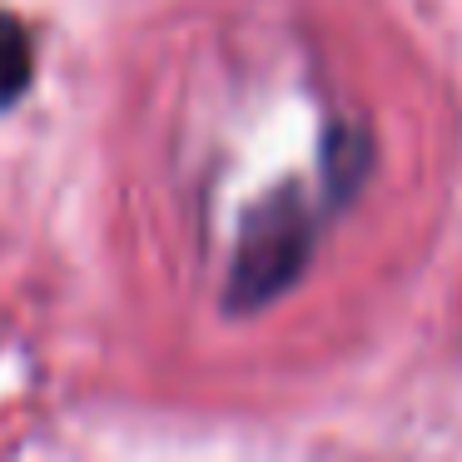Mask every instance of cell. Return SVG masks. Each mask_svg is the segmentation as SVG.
Instances as JSON below:
<instances>
[{"label":"cell","mask_w":462,"mask_h":462,"mask_svg":"<svg viewBox=\"0 0 462 462\" xmlns=\"http://www.w3.org/2000/svg\"><path fill=\"white\" fill-rule=\"evenodd\" d=\"M313 219L309 199L299 189H283L273 199H263L244 224V239L234 249V269H229V289L224 303L229 309H259L273 293H283L293 279L303 273L313 254Z\"/></svg>","instance_id":"6da1fadb"},{"label":"cell","mask_w":462,"mask_h":462,"mask_svg":"<svg viewBox=\"0 0 462 462\" xmlns=\"http://www.w3.org/2000/svg\"><path fill=\"white\" fill-rule=\"evenodd\" d=\"M35 75V51L31 35L15 15H0V110H11L25 90H31Z\"/></svg>","instance_id":"7a4b0ae2"},{"label":"cell","mask_w":462,"mask_h":462,"mask_svg":"<svg viewBox=\"0 0 462 462\" xmlns=\"http://www.w3.org/2000/svg\"><path fill=\"white\" fill-rule=\"evenodd\" d=\"M358 164H363V140L353 134H333L328 140V184L338 194H348L358 184Z\"/></svg>","instance_id":"3957f363"}]
</instances>
